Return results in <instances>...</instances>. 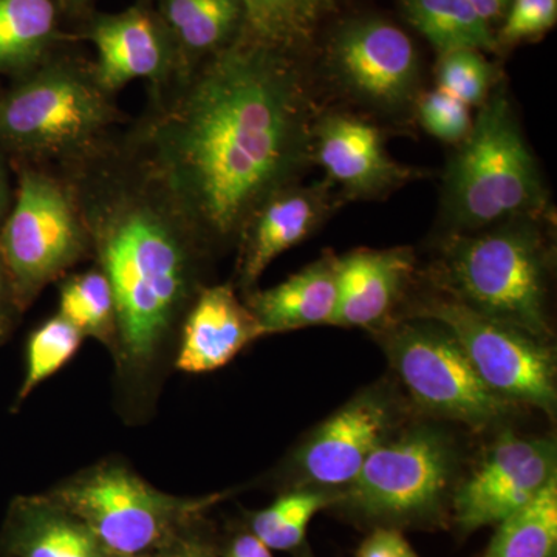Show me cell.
Instances as JSON below:
<instances>
[{"instance_id":"cell-1","label":"cell","mask_w":557,"mask_h":557,"mask_svg":"<svg viewBox=\"0 0 557 557\" xmlns=\"http://www.w3.org/2000/svg\"><path fill=\"white\" fill-rule=\"evenodd\" d=\"M295 54L242 35L186 75L149 89L124 141L149 164L212 251L298 183L317 124Z\"/></svg>"},{"instance_id":"cell-2","label":"cell","mask_w":557,"mask_h":557,"mask_svg":"<svg viewBox=\"0 0 557 557\" xmlns=\"http://www.w3.org/2000/svg\"><path fill=\"white\" fill-rule=\"evenodd\" d=\"M64 177L78 199L91 260L115 296L116 408L126 423H141L174 368L183 319L208 285L214 251L123 135Z\"/></svg>"},{"instance_id":"cell-3","label":"cell","mask_w":557,"mask_h":557,"mask_svg":"<svg viewBox=\"0 0 557 557\" xmlns=\"http://www.w3.org/2000/svg\"><path fill=\"white\" fill-rule=\"evenodd\" d=\"M91 62L51 54L0 94V156L58 174L83 166L126 129Z\"/></svg>"},{"instance_id":"cell-4","label":"cell","mask_w":557,"mask_h":557,"mask_svg":"<svg viewBox=\"0 0 557 557\" xmlns=\"http://www.w3.org/2000/svg\"><path fill=\"white\" fill-rule=\"evenodd\" d=\"M442 208L453 233L548 218L547 186L504 87L479 106L468 137L450 159Z\"/></svg>"},{"instance_id":"cell-5","label":"cell","mask_w":557,"mask_h":557,"mask_svg":"<svg viewBox=\"0 0 557 557\" xmlns=\"http://www.w3.org/2000/svg\"><path fill=\"white\" fill-rule=\"evenodd\" d=\"M542 220L450 233L435 265L440 288L494 321L547 343V245Z\"/></svg>"},{"instance_id":"cell-6","label":"cell","mask_w":557,"mask_h":557,"mask_svg":"<svg viewBox=\"0 0 557 557\" xmlns=\"http://www.w3.org/2000/svg\"><path fill=\"white\" fill-rule=\"evenodd\" d=\"M115 557H148L203 522L226 494L182 497L150 485L123 458H102L49 491Z\"/></svg>"},{"instance_id":"cell-7","label":"cell","mask_w":557,"mask_h":557,"mask_svg":"<svg viewBox=\"0 0 557 557\" xmlns=\"http://www.w3.org/2000/svg\"><path fill=\"white\" fill-rule=\"evenodd\" d=\"M13 205L0 222V267L20 313L40 293L91 259L89 233L75 190L64 175L13 164Z\"/></svg>"},{"instance_id":"cell-8","label":"cell","mask_w":557,"mask_h":557,"mask_svg":"<svg viewBox=\"0 0 557 557\" xmlns=\"http://www.w3.org/2000/svg\"><path fill=\"white\" fill-rule=\"evenodd\" d=\"M456 465L448 435L435 428L410 429L381 443L336 500L376 527L438 522L445 516Z\"/></svg>"},{"instance_id":"cell-9","label":"cell","mask_w":557,"mask_h":557,"mask_svg":"<svg viewBox=\"0 0 557 557\" xmlns=\"http://www.w3.org/2000/svg\"><path fill=\"white\" fill-rule=\"evenodd\" d=\"M384 348L410 397L432 416L483 429L511 409L483 383L449 330L432 319L401 322L387 333Z\"/></svg>"},{"instance_id":"cell-10","label":"cell","mask_w":557,"mask_h":557,"mask_svg":"<svg viewBox=\"0 0 557 557\" xmlns=\"http://www.w3.org/2000/svg\"><path fill=\"white\" fill-rule=\"evenodd\" d=\"M413 317L432 319L448 329L480 379L498 397L555 413L556 362L547 343L449 296L421 304Z\"/></svg>"},{"instance_id":"cell-11","label":"cell","mask_w":557,"mask_h":557,"mask_svg":"<svg viewBox=\"0 0 557 557\" xmlns=\"http://www.w3.org/2000/svg\"><path fill=\"white\" fill-rule=\"evenodd\" d=\"M329 64L341 89L370 108L394 112L417 97L416 46L391 22L379 17L347 22L332 40Z\"/></svg>"},{"instance_id":"cell-12","label":"cell","mask_w":557,"mask_h":557,"mask_svg":"<svg viewBox=\"0 0 557 557\" xmlns=\"http://www.w3.org/2000/svg\"><path fill=\"white\" fill-rule=\"evenodd\" d=\"M557 475L556 443L505 432L454 490V520L468 534L498 525Z\"/></svg>"},{"instance_id":"cell-13","label":"cell","mask_w":557,"mask_h":557,"mask_svg":"<svg viewBox=\"0 0 557 557\" xmlns=\"http://www.w3.org/2000/svg\"><path fill=\"white\" fill-rule=\"evenodd\" d=\"M395 424V409L381 391L362 392L319 424L293 454L298 486L332 493L351 485L362 465Z\"/></svg>"},{"instance_id":"cell-14","label":"cell","mask_w":557,"mask_h":557,"mask_svg":"<svg viewBox=\"0 0 557 557\" xmlns=\"http://www.w3.org/2000/svg\"><path fill=\"white\" fill-rule=\"evenodd\" d=\"M86 38L97 50L95 76L115 97L134 81L159 89L180 76L177 50L157 11L138 5L101 14L91 21Z\"/></svg>"},{"instance_id":"cell-15","label":"cell","mask_w":557,"mask_h":557,"mask_svg":"<svg viewBox=\"0 0 557 557\" xmlns=\"http://www.w3.org/2000/svg\"><path fill=\"white\" fill-rule=\"evenodd\" d=\"M313 160L341 199H379L418 178L420 171L388 156L383 134L350 113H327L314 124Z\"/></svg>"},{"instance_id":"cell-16","label":"cell","mask_w":557,"mask_h":557,"mask_svg":"<svg viewBox=\"0 0 557 557\" xmlns=\"http://www.w3.org/2000/svg\"><path fill=\"white\" fill-rule=\"evenodd\" d=\"M341 200L338 190L322 180L309 186L293 183L263 201L237 239V287L245 295L255 289L271 263L309 239Z\"/></svg>"},{"instance_id":"cell-17","label":"cell","mask_w":557,"mask_h":557,"mask_svg":"<svg viewBox=\"0 0 557 557\" xmlns=\"http://www.w3.org/2000/svg\"><path fill=\"white\" fill-rule=\"evenodd\" d=\"M262 336L258 319L233 284L207 285L183 319L174 369L193 375L214 372Z\"/></svg>"},{"instance_id":"cell-18","label":"cell","mask_w":557,"mask_h":557,"mask_svg":"<svg viewBox=\"0 0 557 557\" xmlns=\"http://www.w3.org/2000/svg\"><path fill=\"white\" fill-rule=\"evenodd\" d=\"M416 271L408 247L348 252L338 260V307L332 325L379 327L387 321Z\"/></svg>"},{"instance_id":"cell-19","label":"cell","mask_w":557,"mask_h":557,"mask_svg":"<svg viewBox=\"0 0 557 557\" xmlns=\"http://www.w3.org/2000/svg\"><path fill=\"white\" fill-rule=\"evenodd\" d=\"M9 557H115L91 528L49 493L17 496L0 531Z\"/></svg>"},{"instance_id":"cell-20","label":"cell","mask_w":557,"mask_h":557,"mask_svg":"<svg viewBox=\"0 0 557 557\" xmlns=\"http://www.w3.org/2000/svg\"><path fill=\"white\" fill-rule=\"evenodd\" d=\"M338 260L333 252H325L287 281L245 295V304L265 336L333 324L338 307Z\"/></svg>"},{"instance_id":"cell-21","label":"cell","mask_w":557,"mask_h":557,"mask_svg":"<svg viewBox=\"0 0 557 557\" xmlns=\"http://www.w3.org/2000/svg\"><path fill=\"white\" fill-rule=\"evenodd\" d=\"M157 14L177 50L180 76L228 47L244 32L240 0H159Z\"/></svg>"},{"instance_id":"cell-22","label":"cell","mask_w":557,"mask_h":557,"mask_svg":"<svg viewBox=\"0 0 557 557\" xmlns=\"http://www.w3.org/2000/svg\"><path fill=\"white\" fill-rule=\"evenodd\" d=\"M57 0H0V75L20 78L53 54Z\"/></svg>"},{"instance_id":"cell-23","label":"cell","mask_w":557,"mask_h":557,"mask_svg":"<svg viewBox=\"0 0 557 557\" xmlns=\"http://www.w3.org/2000/svg\"><path fill=\"white\" fill-rule=\"evenodd\" d=\"M244 35L296 54L313 38L335 0H240Z\"/></svg>"},{"instance_id":"cell-24","label":"cell","mask_w":557,"mask_h":557,"mask_svg":"<svg viewBox=\"0 0 557 557\" xmlns=\"http://www.w3.org/2000/svg\"><path fill=\"white\" fill-rule=\"evenodd\" d=\"M406 17L440 51H493L497 36L465 0H401Z\"/></svg>"},{"instance_id":"cell-25","label":"cell","mask_w":557,"mask_h":557,"mask_svg":"<svg viewBox=\"0 0 557 557\" xmlns=\"http://www.w3.org/2000/svg\"><path fill=\"white\" fill-rule=\"evenodd\" d=\"M485 557H557V475L498 523Z\"/></svg>"},{"instance_id":"cell-26","label":"cell","mask_w":557,"mask_h":557,"mask_svg":"<svg viewBox=\"0 0 557 557\" xmlns=\"http://www.w3.org/2000/svg\"><path fill=\"white\" fill-rule=\"evenodd\" d=\"M61 317L112 354L116 343V304L108 277L98 267L70 273L60 281Z\"/></svg>"},{"instance_id":"cell-27","label":"cell","mask_w":557,"mask_h":557,"mask_svg":"<svg viewBox=\"0 0 557 557\" xmlns=\"http://www.w3.org/2000/svg\"><path fill=\"white\" fill-rule=\"evenodd\" d=\"M335 494L314 487H295L269 507L252 512L248 530L271 552L295 553L306 545L311 519L335 505Z\"/></svg>"},{"instance_id":"cell-28","label":"cell","mask_w":557,"mask_h":557,"mask_svg":"<svg viewBox=\"0 0 557 557\" xmlns=\"http://www.w3.org/2000/svg\"><path fill=\"white\" fill-rule=\"evenodd\" d=\"M83 339L79 330L60 313L33 330L25 348L24 380L17 392L14 408H20L36 387L60 372L70 359L75 357Z\"/></svg>"},{"instance_id":"cell-29","label":"cell","mask_w":557,"mask_h":557,"mask_svg":"<svg viewBox=\"0 0 557 557\" xmlns=\"http://www.w3.org/2000/svg\"><path fill=\"white\" fill-rule=\"evenodd\" d=\"M438 87L468 108L482 104L494 84V69L478 50L442 54L437 70Z\"/></svg>"},{"instance_id":"cell-30","label":"cell","mask_w":557,"mask_h":557,"mask_svg":"<svg viewBox=\"0 0 557 557\" xmlns=\"http://www.w3.org/2000/svg\"><path fill=\"white\" fill-rule=\"evenodd\" d=\"M418 116L432 137L454 145H460L472 127L468 106L440 87L418 100Z\"/></svg>"},{"instance_id":"cell-31","label":"cell","mask_w":557,"mask_h":557,"mask_svg":"<svg viewBox=\"0 0 557 557\" xmlns=\"http://www.w3.org/2000/svg\"><path fill=\"white\" fill-rule=\"evenodd\" d=\"M497 44L515 46L552 30L557 21V0H511Z\"/></svg>"},{"instance_id":"cell-32","label":"cell","mask_w":557,"mask_h":557,"mask_svg":"<svg viewBox=\"0 0 557 557\" xmlns=\"http://www.w3.org/2000/svg\"><path fill=\"white\" fill-rule=\"evenodd\" d=\"M357 557H420L395 527H375L359 545Z\"/></svg>"},{"instance_id":"cell-33","label":"cell","mask_w":557,"mask_h":557,"mask_svg":"<svg viewBox=\"0 0 557 557\" xmlns=\"http://www.w3.org/2000/svg\"><path fill=\"white\" fill-rule=\"evenodd\" d=\"M205 520L177 541L148 557H220L218 545L205 530Z\"/></svg>"},{"instance_id":"cell-34","label":"cell","mask_w":557,"mask_h":557,"mask_svg":"<svg viewBox=\"0 0 557 557\" xmlns=\"http://www.w3.org/2000/svg\"><path fill=\"white\" fill-rule=\"evenodd\" d=\"M222 557H273V553L259 537L247 530L231 539Z\"/></svg>"},{"instance_id":"cell-35","label":"cell","mask_w":557,"mask_h":557,"mask_svg":"<svg viewBox=\"0 0 557 557\" xmlns=\"http://www.w3.org/2000/svg\"><path fill=\"white\" fill-rule=\"evenodd\" d=\"M17 314L21 313L14 306L9 282H7L2 267H0V346L9 339L10 333L13 332Z\"/></svg>"},{"instance_id":"cell-36","label":"cell","mask_w":557,"mask_h":557,"mask_svg":"<svg viewBox=\"0 0 557 557\" xmlns=\"http://www.w3.org/2000/svg\"><path fill=\"white\" fill-rule=\"evenodd\" d=\"M465 2L490 25L505 17L511 5V0H465Z\"/></svg>"},{"instance_id":"cell-37","label":"cell","mask_w":557,"mask_h":557,"mask_svg":"<svg viewBox=\"0 0 557 557\" xmlns=\"http://www.w3.org/2000/svg\"><path fill=\"white\" fill-rule=\"evenodd\" d=\"M9 211V186H7L5 171H3L2 159H0V222Z\"/></svg>"},{"instance_id":"cell-38","label":"cell","mask_w":557,"mask_h":557,"mask_svg":"<svg viewBox=\"0 0 557 557\" xmlns=\"http://www.w3.org/2000/svg\"><path fill=\"white\" fill-rule=\"evenodd\" d=\"M58 5L64 7L70 11H81L84 7L89 5L91 0H57Z\"/></svg>"}]
</instances>
